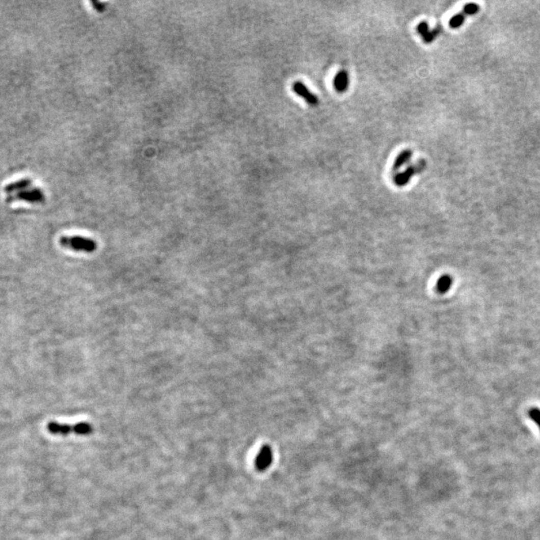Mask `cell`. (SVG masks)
I'll return each instance as SVG.
<instances>
[{
	"label": "cell",
	"mask_w": 540,
	"mask_h": 540,
	"mask_svg": "<svg viewBox=\"0 0 540 540\" xmlns=\"http://www.w3.org/2000/svg\"><path fill=\"white\" fill-rule=\"evenodd\" d=\"M59 242L63 247L86 253H92L97 249V243L82 236H62Z\"/></svg>",
	"instance_id": "6da1fadb"
},
{
	"label": "cell",
	"mask_w": 540,
	"mask_h": 540,
	"mask_svg": "<svg viewBox=\"0 0 540 540\" xmlns=\"http://www.w3.org/2000/svg\"><path fill=\"white\" fill-rule=\"evenodd\" d=\"M424 166H425V162L423 161V160H422V161L418 162V163L415 164V165H411V166H409L407 169H405L403 172L398 173L397 175H395V177H394V183H395V185H397V186H399V187L405 186V185L409 182V180L412 178V176H413L416 172L420 171V168H422V167H424Z\"/></svg>",
	"instance_id": "7a4b0ae2"
},
{
	"label": "cell",
	"mask_w": 540,
	"mask_h": 540,
	"mask_svg": "<svg viewBox=\"0 0 540 540\" xmlns=\"http://www.w3.org/2000/svg\"><path fill=\"white\" fill-rule=\"evenodd\" d=\"M15 199L24 200L30 203H41L44 201V195L40 189H32L28 191L18 192L15 196L7 198L8 201H13Z\"/></svg>",
	"instance_id": "3957f363"
},
{
	"label": "cell",
	"mask_w": 540,
	"mask_h": 540,
	"mask_svg": "<svg viewBox=\"0 0 540 540\" xmlns=\"http://www.w3.org/2000/svg\"><path fill=\"white\" fill-rule=\"evenodd\" d=\"M292 89L293 91L296 93L297 95H299L301 98H303L308 104H310L311 106H316L318 104V98L315 94H313L307 87L305 84H303L302 82L300 81H295L292 85Z\"/></svg>",
	"instance_id": "277c9868"
},
{
	"label": "cell",
	"mask_w": 540,
	"mask_h": 540,
	"mask_svg": "<svg viewBox=\"0 0 540 540\" xmlns=\"http://www.w3.org/2000/svg\"><path fill=\"white\" fill-rule=\"evenodd\" d=\"M271 462H272V450L268 445H263L257 454V457L255 460V466L257 470L264 471L269 467Z\"/></svg>",
	"instance_id": "5b68a950"
},
{
	"label": "cell",
	"mask_w": 540,
	"mask_h": 540,
	"mask_svg": "<svg viewBox=\"0 0 540 540\" xmlns=\"http://www.w3.org/2000/svg\"><path fill=\"white\" fill-rule=\"evenodd\" d=\"M333 84H334V88L337 92L339 93H343L347 90L348 88V85H349V76H348V73L346 70L344 69H341L337 72V74L335 75L334 77V81H333Z\"/></svg>",
	"instance_id": "8992f818"
},
{
	"label": "cell",
	"mask_w": 540,
	"mask_h": 540,
	"mask_svg": "<svg viewBox=\"0 0 540 540\" xmlns=\"http://www.w3.org/2000/svg\"><path fill=\"white\" fill-rule=\"evenodd\" d=\"M417 32L422 36L423 41L425 43L429 44L434 40V38L438 35L439 28H435L433 30H430V28L428 26V23L426 21H422V22H420L417 25Z\"/></svg>",
	"instance_id": "52a82bcc"
},
{
	"label": "cell",
	"mask_w": 540,
	"mask_h": 540,
	"mask_svg": "<svg viewBox=\"0 0 540 540\" xmlns=\"http://www.w3.org/2000/svg\"><path fill=\"white\" fill-rule=\"evenodd\" d=\"M48 431L52 434H59V435H68L71 431H73V426H70L68 424L64 423H58L55 421H51L47 425Z\"/></svg>",
	"instance_id": "ba28073f"
},
{
	"label": "cell",
	"mask_w": 540,
	"mask_h": 540,
	"mask_svg": "<svg viewBox=\"0 0 540 540\" xmlns=\"http://www.w3.org/2000/svg\"><path fill=\"white\" fill-rule=\"evenodd\" d=\"M452 283H453V280L449 275H443L438 279V282L436 284V290L439 293L444 294L450 289Z\"/></svg>",
	"instance_id": "9c48e42d"
},
{
	"label": "cell",
	"mask_w": 540,
	"mask_h": 540,
	"mask_svg": "<svg viewBox=\"0 0 540 540\" xmlns=\"http://www.w3.org/2000/svg\"><path fill=\"white\" fill-rule=\"evenodd\" d=\"M411 156H412V151L410 149H405L403 151H401L398 154V156L395 158L392 169L393 170L399 169L402 165H404L405 163L410 159Z\"/></svg>",
	"instance_id": "30bf717a"
},
{
	"label": "cell",
	"mask_w": 540,
	"mask_h": 540,
	"mask_svg": "<svg viewBox=\"0 0 540 540\" xmlns=\"http://www.w3.org/2000/svg\"><path fill=\"white\" fill-rule=\"evenodd\" d=\"M93 430L88 422H79L73 426V432L78 435H89Z\"/></svg>",
	"instance_id": "8fae6325"
},
{
	"label": "cell",
	"mask_w": 540,
	"mask_h": 540,
	"mask_svg": "<svg viewBox=\"0 0 540 540\" xmlns=\"http://www.w3.org/2000/svg\"><path fill=\"white\" fill-rule=\"evenodd\" d=\"M30 183L31 181L30 180H21V181H18V182H15V183H11L9 184L8 186L5 187V191L7 193H11V192H14L16 190H21V189L26 188L28 186H30Z\"/></svg>",
	"instance_id": "7c38bea8"
},
{
	"label": "cell",
	"mask_w": 540,
	"mask_h": 540,
	"mask_svg": "<svg viewBox=\"0 0 540 540\" xmlns=\"http://www.w3.org/2000/svg\"><path fill=\"white\" fill-rule=\"evenodd\" d=\"M465 16H466V15H465L463 12L455 14V15H454L453 17H451L450 20H449V23H448V24H449V27L452 28V29H457L459 27L462 26V24H463V22H464V20H465Z\"/></svg>",
	"instance_id": "4fadbf2b"
},
{
	"label": "cell",
	"mask_w": 540,
	"mask_h": 540,
	"mask_svg": "<svg viewBox=\"0 0 540 540\" xmlns=\"http://www.w3.org/2000/svg\"><path fill=\"white\" fill-rule=\"evenodd\" d=\"M479 11V5L476 3H468L463 7V13L465 15H473Z\"/></svg>",
	"instance_id": "5bb4252c"
},
{
	"label": "cell",
	"mask_w": 540,
	"mask_h": 540,
	"mask_svg": "<svg viewBox=\"0 0 540 540\" xmlns=\"http://www.w3.org/2000/svg\"><path fill=\"white\" fill-rule=\"evenodd\" d=\"M528 416L531 420H533L536 423V425L540 429V409H538L537 407L530 408L528 411Z\"/></svg>",
	"instance_id": "9a60e30c"
},
{
	"label": "cell",
	"mask_w": 540,
	"mask_h": 540,
	"mask_svg": "<svg viewBox=\"0 0 540 540\" xmlns=\"http://www.w3.org/2000/svg\"><path fill=\"white\" fill-rule=\"evenodd\" d=\"M92 5H97V7L95 9H97L98 11H103L104 10V4L101 3V2H97V1H94L92 2Z\"/></svg>",
	"instance_id": "2e32d148"
}]
</instances>
